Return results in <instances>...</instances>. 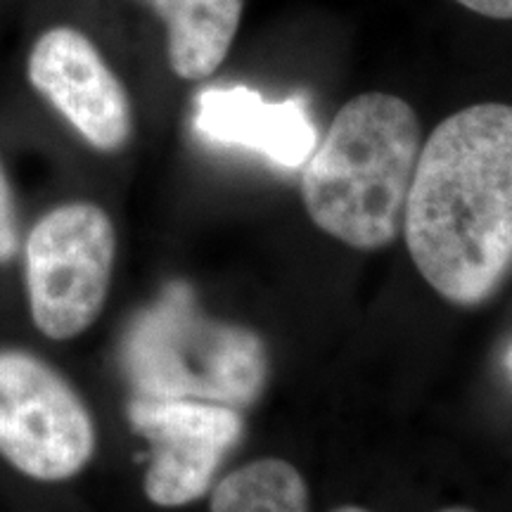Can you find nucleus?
Listing matches in <instances>:
<instances>
[{
  "instance_id": "9b49d317",
  "label": "nucleus",
  "mask_w": 512,
  "mask_h": 512,
  "mask_svg": "<svg viewBox=\"0 0 512 512\" xmlns=\"http://www.w3.org/2000/svg\"><path fill=\"white\" fill-rule=\"evenodd\" d=\"M17 252V211L10 183L0 166V264L10 261Z\"/></svg>"
},
{
  "instance_id": "20e7f679",
  "label": "nucleus",
  "mask_w": 512,
  "mask_h": 512,
  "mask_svg": "<svg viewBox=\"0 0 512 512\" xmlns=\"http://www.w3.org/2000/svg\"><path fill=\"white\" fill-rule=\"evenodd\" d=\"M114 249V226L98 204H62L36 223L27 242V287L43 335L72 339L91 328L110 290Z\"/></svg>"
},
{
  "instance_id": "6e6552de",
  "label": "nucleus",
  "mask_w": 512,
  "mask_h": 512,
  "mask_svg": "<svg viewBox=\"0 0 512 512\" xmlns=\"http://www.w3.org/2000/svg\"><path fill=\"white\" fill-rule=\"evenodd\" d=\"M192 126L209 143L259 152L285 169L306 164L318 145L304 100L271 102L247 86L204 88L195 100Z\"/></svg>"
},
{
  "instance_id": "0eeeda50",
  "label": "nucleus",
  "mask_w": 512,
  "mask_h": 512,
  "mask_svg": "<svg viewBox=\"0 0 512 512\" xmlns=\"http://www.w3.org/2000/svg\"><path fill=\"white\" fill-rule=\"evenodd\" d=\"M29 81L95 150L119 152L133 136L126 88L93 41L72 27H55L34 43Z\"/></svg>"
},
{
  "instance_id": "f03ea898",
  "label": "nucleus",
  "mask_w": 512,
  "mask_h": 512,
  "mask_svg": "<svg viewBox=\"0 0 512 512\" xmlns=\"http://www.w3.org/2000/svg\"><path fill=\"white\" fill-rule=\"evenodd\" d=\"M418 114L392 93H363L332 119L306 159L302 200L309 219L347 247L373 252L399 238L418 166Z\"/></svg>"
},
{
  "instance_id": "1a4fd4ad",
  "label": "nucleus",
  "mask_w": 512,
  "mask_h": 512,
  "mask_svg": "<svg viewBox=\"0 0 512 512\" xmlns=\"http://www.w3.org/2000/svg\"><path fill=\"white\" fill-rule=\"evenodd\" d=\"M166 24V50L176 76L207 79L221 67L238 34L245 0H150Z\"/></svg>"
},
{
  "instance_id": "ddd939ff",
  "label": "nucleus",
  "mask_w": 512,
  "mask_h": 512,
  "mask_svg": "<svg viewBox=\"0 0 512 512\" xmlns=\"http://www.w3.org/2000/svg\"><path fill=\"white\" fill-rule=\"evenodd\" d=\"M332 512H370L366 508H358V505H339V508H335ZM439 512H475L472 508H465V505H451V508H444Z\"/></svg>"
},
{
  "instance_id": "f8f14e48",
  "label": "nucleus",
  "mask_w": 512,
  "mask_h": 512,
  "mask_svg": "<svg viewBox=\"0 0 512 512\" xmlns=\"http://www.w3.org/2000/svg\"><path fill=\"white\" fill-rule=\"evenodd\" d=\"M463 8L489 19H512V0H456Z\"/></svg>"
},
{
  "instance_id": "9d476101",
  "label": "nucleus",
  "mask_w": 512,
  "mask_h": 512,
  "mask_svg": "<svg viewBox=\"0 0 512 512\" xmlns=\"http://www.w3.org/2000/svg\"><path fill=\"white\" fill-rule=\"evenodd\" d=\"M211 512H309V489L287 460L261 458L216 484Z\"/></svg>"
},
{
  "instance_id": "4468645a",
  "label": "nucleus",
  "mask_w": 512,
  "mask_h": 512,
  "mask_svg": "<svg viewBox=\"0 0 512 512\" xmlns=\"http://www.w3.org/2000/svg\"><path fill=\"white\" fill-rule=\"evenodd\" d=\"M505 370H508V375L512 380V347L508 349V354H505Z\"/></svg>"
},
{
  "instance_id": "7ed1b4c3",
  "label": "nucleus",
  "mask_w": 512,
  "mask_h": 512,
  "mask_svg": "<svg viewBox=\"0 0 512 512\" xmlns=\"http://www.w3.org/2000/svg\"><path fill=\"white\" fill-rule=\"evenodd\" d=\"M136 396L252 406L266 389L271 361L254 330L204 316L190 287H166L136 316L121 347Z\"/></svg>"
},
{
  "instance_id": "39448f33",
  "label": "nucleus",
  "mask_w": 512,
  "mask_h": 512,
  "mask_svg": "<svg viewBox=\"0 0 512 512\" xmlns=\"http://www.w3.org/2000/svg\"><path fill=\"white\" fill-rule=\"evenodd\" d=\"M93 451V418L67 380L34 356L0 351V453L24 475L62 482Z\"/></svg>"
},
{
  "instance_id": "423d86ee",
  "label": "nucleus",
  "mask_w": 512,
  "mask_h": 512,
  "mask_svg": "<svg viewBox=\"0 0 512 512\" xmlns=\"http://www.w3.org/2000/svg\"><path fill=\"white\" fill-rule=\"evenodd\" d=\"M128 420L150 444L145 494L162 508L188 505L207 494L245 430L238 408L195 399L136 396Z\"/></svg>"
},
{
  "instance_id": "f257e3e1",
  "label": "nucleus",
  "mask_w": 512,
  "mask_h": 512,
  "mask_svg": "<svg viewBox=\"0 0 512 512\" xmlns=\"http://www.w3.org/2000/svg\"><path fill=\"white\" fill-rule=\"evenodd\" d=\"M403 238L415 268L453 306H479L512 268V105L446 117L420 147Z\"/></svg>"
}]
</instances>
